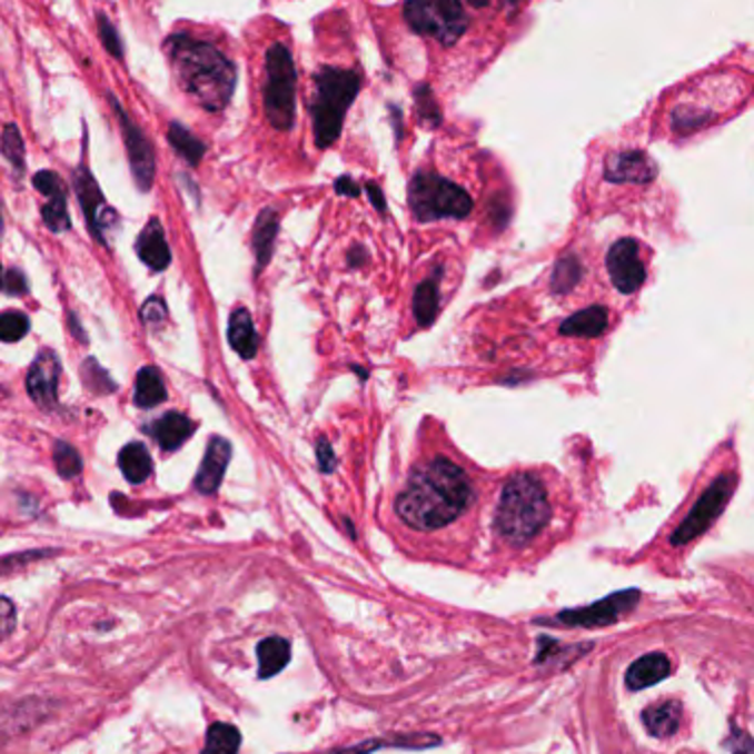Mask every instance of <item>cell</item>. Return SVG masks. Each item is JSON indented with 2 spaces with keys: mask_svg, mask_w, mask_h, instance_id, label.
I'll return each instance as SVG.
<instances>
[{
  "mask_svg": "<svg viewBox=\"0 0 754 754\" xmlns=\"http://www.w3.org/2000/svg\"><path fill=\"white\" fill-rule=\"evenodd\" d=\"M228 340L244 360H254L258 351V336L251 323L250 311L246 307H237L232 311L230 327H228Z\"/></svg>",
  "mask_w": 754,
  "mask_h": 754,
  "instance_id": "22",
  "label": "cell"
},
{
  "mask_svg": "<svg viewBox=\"0 0 754 754\" xmlns=\"http://www.w3.org/2000/svg\"><path fill=\"white\" fill-rule=\"evenodd\" d=\"M166 399V386L155 367H143L135 379V404L139 408H155Z\"/></svg>",
  "mask_w": 754,
  "mask_h": 754,
  "instance_id": "26",
  "label": "cell"
},
{
  "mask_svg": "<svg viewBox=\"0 0 754 754\" xmlns=\"http://www.w3.org/2000/svg\"><path fill=\"white\" fill-rule=\"evenodd\" d=\"M367 192H369V197H371V204H374V208L376 210H379L381 215L386 212V204H384V195H381V190L377 188L376 183L371 181V183H367Z\"/></svg>",
  "mask_w": 754,
  "mask_h": 754,
  "instance_id": "44",
  "label": "cell"
},
{
  "mask_svg": "<svg viewBox=\"0 0 754 754\" xmlns=\"http://www.w3.org/2000/svg\"><path fill=\"white\" fill-rule=\"evenodd\" d=\"M296 67L287 44L276 42L265 53L262 105L267 122L276 130H289L296 120Z\"/></svg>",
  "mask_w": 754,
  "mask_h": 754,
  "instance_id": "5",
  "label": "cell"
},
{
  "mask_svg": "<svg viewBox=\"0 0 754 754\" xmlns=\"http://www.w3.org/2000/svg\"><path fill=\"white\" fill-rule=\"evenodd\" d=\"M365 260H367V254H365V250H358V248H356V250L351 251V258H349V262H351V265H363Z\"/></svg>",
  "mask_w": 754,
  "mask_h": 754,
  "instance_id": "45",
  "label": "cell"
},
{
  "mask_svg": "<svg viewBox=\"0 0 754 754\" xmlns=\"http://www.w3.org/2000/svg\"><path fill=\"white\" fill-rule=\"evenodd\" d=\"M406 22L421 36H430L444 47H453L468 29L462 0H406Z\"/></svg>",
  "mask_w": 754,
  "mask_h": 754,
  "instance_id": "7",
  "label": "cell"
},
{
  "mask_svg": "<svg viewBox=\"0 0 754 754\" xmlns=\"http://www.w3.org/2000/svg\"><path fill=\"white\" fill-rule=\"evenodd\" d=\"M120 468L125 473L126 482L132 486L143 484L152 473V459L146 446L128 444L120 453Z\"/></svg>",
  "mask_w": 754,
  "mask_h": 754,
  "instance_id": "25",
  "label": "cell"
},
{
  "mask_svg": "<svg viewBox=\"0 0 754 754\" xmlns=\"http://www.w3.org/2000/svg\"><path fill=\"white\" fill-rule=\"evenodd\" d=\"M150 433H152V437L157 439V444H159L163 450L170 453V450L181 448V446L192 437L195 424H192L186 415L172 410V413H166L163 417H159V419L150 426Z\"/></svg>",
  "mask_w": 754,
  "mask_h": 754,
  "instance_id": "18",
  "label": "cell"
},
{
  "mask_svg": "<svg viewBox=\"0 0 754 754\" xmlns=\"http://www.w3.org/2000/svg\"><path fill=\"white\" fill-rule=\"evenodd\" d=\"M583 276V265L578 262L576 256H565L556 262L554 276H552V289L556 294H567L572 291Z\"/></svg>",
  "mask_w": 754,
  "mask_h": 754,
  "instance_id": "31",
  "label": "cell"
},
{
  "mask_svg": "<svg viewBox=\"0 0 754 754\" xmlns=\"http://www.w3.org/2000/svg\"><path fill=\"white\" fill-rule=\"evenodd\" d=\"M2 287H4L7 294H24L27 291V280H24V276L20 271L11 269V271L4 274Z\"/></svg>",
  "mask_w": 754,
  "mask_h": 754,
  "instance_id": "42",
  "label": "cell"
},
{
  "mask_svg": "<svg viewBox=\"0 0 754 754\" xmlns=\"http://www.w3.org/2000/svg\"><path fill=\"white\" fill-rule=\"evenodd\" d=\"M473 502L475 490L468 475L450 459L435 457L410 473L395 499V512L408 527L435 532L462 518Z\"/></svg>",
  "mask_w": 754,
  "mask_h": 754,
  "instance_id": "1",
  "label": "cell"
},
{
  "mask_svg": "<svg viewBox=\"0 0 754 754\" xmlns=\"http://www.w3.org/2000/svg\"><path fill=\"white\" fill-rule=\"evenodd\" d=\"M256 655H258V675L267 679V677L278 675L287 666L291 657V646L285 637L274 635V637H265L262 642H258Z\"/></svg>",
  "mask_w": 754,
  "mask_h": 754,
  "instance_id": "24",
  "label": "cell"
},
{
  "mask_svg": "<svg viewBox=\"0 0 754 754\" xmlns=\"http://www.w3.org/2000/svg\"><path fill=\"white\" fill-rule=\"evenodd\" d=\"M363 76L356 69L323 67L314 76L311 120L318 148H329L345 125V116L360 93Z\"/></svg>",
  "mask_w": 754,
  "mask_h": 754,
  "instance_id": "4",
  "label": "cell"
},
{
  "mask_svg": "<svg viewBox=\"0 0 754 754\" xmlns=\"http://www.w3.org/2000/svg\"><path fill=\"white\" fill-rule=\"evenodd\" d=\"M13 628H16V607L11 605V601L0 598V639L9 637Z\"/></svg>",
  "mask_w": 754,
  "mask_h": 754,
  "instance_id": "39",
  "label": "cell"
},
{
  "mask_svg": "<svg viewBox=\"0 0 754 754\" xmlns=\"http://www.w3.org/2000/svg\"><path fill=\"white\" fill-rule=\"evenodd\" d=\"M230 459H232L230 442L224 437H212L208 444L206 457L201 462V468L197 473V479H195V486L201 495H212L219 490Z\"/></svg>",
  "mask_w": 754,
  "mask_h": 754,
  "instance_id": "15",
  "label": "cell"
},
{
  "mask_svg": "<svg viewBox=\"0 0 754 754\" xmlns=\"http://www.w3.org/2000/svg\"><path fill=\"white\" fill-rule=\"evenodd\" d=\"M639 603V592L637 589H625L618 594H612L589 607H581V609H567L560 612L556 618L552 621H540V623H556L563 627H609L616 625L623 616H627L628 612L635 609V605Z\"/></svg>",
  "mask_w": 754,
  "mask_h": 754,
  "instance_id": "9",
  "label": "cell"
},
{
  "mask_svg": "<svg viewBox=\"0 0 754 754\" xmlns=\"http://www.w3.org/2000/svg\"><path fill=\"white\" fill-rule=\"evenodd\" d=\"M98 29H100V40L105 44V49L113 56V58H122L125 56V44H122V38L118 33V29L113 27V22L100 13L98 16Z\"/></svg>",
  "mask_w": 754,
  "mask_h": 754,
  "instance_id": "36",
  "label": "cell"
},
{
  "mask_svg": "<svg viewBox=\"0 0 754 754\" xmlns=\"http://www.w3.org/2000/svg\"><path fill=\"white\" fill-rule=\"evenodd\" d=\"M181 89L206 111L228 107L237 87V67L210 42L175 33L163 44Z\"/></svg>",
  "mask_w": 754,
  "mask_h": 754,
  "instance_id": "2",
  "label": "cell"
},
{
  "mask_svg": "<svg viewBox=\"0 0 754 754\" xmlns=\"http://www.w3.org/2000/svg\"><path fill=\"white\" fill-rule=\"evenodd\" d=\"M671 675V662L664 653H646L627 668L625 684L628 691H644Z\"/></svg>",
  "mask_w": 754,
  "mask_h": 754,
  "instance_id": "17",
  "label": "cell"
},
{
  "mask_svg": "<svg viewBox=\"0 0 754 754\" xmlns=\"http://www.w3.org/2000/svg\"><path fill=\"white\" fill-rule=\"evenodd\" d=\"M316 455H318L320 470H323V473H334V468H336V455H334V448L329 446L327 439H320V442H318Z\"/></svg>",
  "mask_w": 754,
  "mask_h": 754,
  "instance_id": "41",
  "label": "cell"
},
{
  "mask_svg": "<svg viewBox=\"0 0 754 754\" xmlns=\"http://www.w3.org/2000/svg\"><path fill=\"white\" fill-rule=\"evenodd\" d=\"M82 374H85V384H87L89 388H93L96 393H109V390H116V384H113V381L109 379V376L96 365V360H87Z\"/></svg>",
  "mask_w": 754,
  "mask_h": 754,
  "instance_id": "37",
  "label": "cell"
},
{
  "mask_svg": "<svg viewBox=\"0 0 754 754\" xmlns=\"http://www.w3.org/2000/svg\"><path fill=\"white\" fill-rule=\"evenodd\" d=\"M408 201L413 215L419 221L464 219L473 212L470 195L457 183L435 172H419L413 177L408 188Z\"/></svg>",
  "mask_w": 754,
  "mask_h": 754,
  "instance_id": "6",
  "label": "cell"
},
{
  "mask_svg": "<svg viewBox=\"0 0 754 754\" xmlns=\"http://www.w3.org/2000/svg\"><path fill=\"white\" fill-rule=\"evenodd\" d=\"M168 141L177 150V155L183 157L190 166H197L206 155V143L179 122H172L168 128Z\"/></svg>",
  "mask_w": 754,
  "mask_h": 754,
  "instance_id": "27",
  "label": "cell"
},
{
  "mask_svg": "<svg viewBox=\"0 0 754 754\" xmlns=\"http://www.w3.org/2000/svg\"><path fill=\"white\" fill-rule=\"evenodd\" d=\"M679 720H682V706L673 700L657 702L642 713L644 728L651 737L655 740H668L679 731Z\"/></svg>",
  "mask_w": 754,
  "mask_h": 754,
  "instance_id": "19",
  "label": "cell"
},
{
  "mask_svg": "<svg viewBox=\"0 0 754 754\" xmlns=\"http://www.w3.org/2000/svg\"><path fill=\"white\" fill-rule=\"evenodd\" d=\"M0 150L7 157V161L13 166V170L20 175L24 170V141H22L18 126H4L0 135Z\"/></svg>",
  "mask_w": 754,
  "mask_h": 754,
  "instance_id": "32",
  "label": "cell"
},
{
  "mask_svg": "<svg viewBox=\"0 0 754 754\" xmlns=\"http://www.w3.org/2000/svg\"><path fill=\"white\" fill-rule=\"evenodd\" d=\"M241 748V733L230 724H212L201 754H237Z\"/></svg>",
  "mask_w": 754,
  "mask_h": 754,
  "instance_id": "30",
  "label": "cell"
},
{
  "mask_svg": "<svg viewBox=\"0 0 754 754\" xmlns=\"http://www.w3.org/2000/svg\"><path fill=\"white\" fill-rule=\"evenodd\" d=\"M552 505L543 484L527 473L512 477L503 486L495 527L505 543L523 547L532 543L549 523Z\"/></svg>",
  "mask_w": 754,
  "mask_h": 754,
  "instance_id": "3",
  "label": "cell"
},
{
  "mask_svg": "<svg viewBox=\"0 0 754 754\" xmlns=\"http://www.w3.org/2000/svg\"><path fill=\"white\" fill-rule=\"evenodd\" d=\"M137 254L155 271H163L170 265V248L166 244V235L157 219H152L139 235Z\"/></svg>",
  "mask_w": 754,
  "mask_h": 754,
  "instance_id": "20",
  "label": "cell"
},
{
  "mask_svg": "<svg viewBox=\"0 0 754 754\" xmlns=\"http://www.w3.org/2000/svg\"><path fill=\"white\" fill-rule=\"evenodd\" d=\"M415 100H417V109H419V116L426 125L439 126L442 122V113H439V107L433 98V91L426 87V85H419L415 89Z\"/></svg>",
  "mask_w": 754,
  "mask_h": 754,
  "instance_id": "35",
  "label": "cell"
},
{
  "mask_svg": "<svg viewBox=\"0 0 754 754\" xmlns=\"http://www.w3.org/2000/svg\"><path fill=\"white\" fill-rule=\"evenodd\" d=\"M29 334V318L20 311H4L0 316V340L18 343Z\"/></svg>",
  "mask_w": 754,
  "mask_h": 754,
  "instance_id": "34",
  "label": "cell"
},
{
  "mask_svg": "<svg viewBox=\"0 0 754 754\" xmlns=\"http://www.w3.org/2000/svg\"><path fill=\"white\" fill-rule=\"evenodd\" d=\"M336 192L347 195V197H358V195H360V186L354 183L351 177H340V179L336 181Z\"/></svg>",
  "mask_w": 754,
  "mask_h": 754,
  "instance_id": "43",
  "label": "cell"
},
{
  "mask_svg": "<svg viewBox=\"0 0 754 754\" xmlns=\"http://www.w3.org/2000/svg\"><path fill=\"white\" fill-rule=\"evenodd\" d=\"M76 192H78V199H80V206H82V212L85 217L89 219V226L93 230V235L105 241V232H107V226L111 224L109 219H105V215L113 217V210L107 208L105 204V197L98 188V181L93 179L91 170L85 166V161L78 166L76 170Z\"/></svg>",
  "mask_w": 754,
  "mask_h": 754,
  "instance_id": "12",
  "label": "cell"
},
{
  "mask_svg": "<svg viewBox=\"0 0 754 754\" xmlns=\"http://www.w3.org/2000/svg\"><path fill=\"white\" fill-rule=\"evenodd\" d=\"M276 235H278V215L271 208H265L258 215V219L254 224V232H251V246H254V254H256V269L258 271L271 258Z\"/></svg>",
  "mask_w": 754,
  "mask_h": 754,
  "instance_id": "23",
  "label": "cell"
},
{
  "mask_svg": "<svg viewBox=\"0 0 754 754\" xmlns=\"http://www.w3.org/2000/svg\"><path fill=\"white\" fill-rule=\"evenodd\" d=\"M58 381H60V363H58L56 354L42 351L27 374V390H29L31 399L42 408L56 406Z\"/></svg>",
  "mask_w": 754,
  "mask_h": 754,
  "instance_id": "14",
  "label": "cell"
},
{
  "mask_svg": "<svg viewBox=\"0 0 754 754\" xmlns=\"http://www.w3.org/2000/svg\"><path fill=\"white\" fill-rule=\"evenodd\" d=\"M735 493V477L733 475H720L708 488L706 493L697 499L693 505V509L688 512V516L682 520V525L673 532L671 543L675 547L688 545L691 540H695L697 536H702L704 532L711 529V525L720 518V514L726 509V505L731 502Z\"/></svg>",
  "mask_w": 754,
  "mask_h": 754,
  "instance_id": "8",
  "label": "cell"
},
{
  "mask_svg": "<svg viewBox=\"0 0 754 754\" xmlns=\"http://www.w3.org/2000/svg\"><path fill=\"white\" fill-rule=\"evenodd\" d=\"M141 318H143V323H150V325L161 323L166 318V305L159 298L146 300V305L141 309Z\"/></svg>",
  "mask_w": 754,
  "mask_h": 754,
  "instance_id": "40",
  "label": "cell"
},
{
  "mask_svg": "<svg viewBox=\"0 0 754 754\" xmlns=\"http://www.w3.org/2000/svg\"><path fill=\"white\" fill-rule=\"evenodd\" d=\"M523 0H505V9H509V11H514L518 4H520Z\"/></svg>",
  "mask_w": 754,
  "mask_h": 754,
  "instance_id": "46",
  "label": "cell"
},
{
  "mask_svg": "<svg viewBox=\"0 0 754 754\" xmlns=\"http://www.w3.org/2000/svg\"><path fill=\"white\" fill-rule=\"evenodd\" d=\"M437 744H439L437 737L413 735V737H395V740H388V742L374 740V742H367V744H360V746H354V748H340V751H334L329 754H369L379 751V748H428V746H437Z\"/></svg>",
  "mask_w": 754,
  "mask_h": 754,
  "instance_id": "29",
  "label": "cell"
},
{
  "mask_svg": "<svg viewBox=\"0 0 754 754\" xmlns=\"http://www.w3.org/2000/svg\"><path fill=\"white\" fill-rule=\"evenodd\" d=\"M109 102H111V109L118 116V122H120L122 135H125L126 152H128L132 177H135L137 186L146 192V190H150V186L155 181V150H152L148 137L143 135V130L130 120V116L126 113L125 107L120 105V100L113 93H109Z\"/></svg>",
  "mask_w": 754,
  "mask_h": 754,
  "instance_id": "10",
  "label": "cell"
},
{
  "mask_svg": "<svg viewBox=\"0 0 754 754\" xmlns=\"http://www.w3.org/2000/svg\"><path fill=\"white\" fill-rule=\"evenodd\" d=\"M609 325V311L601 305H594L589 309H583L578 314H574L572 318H567L560 325V334L563 336H578V338H598L601 334H605Z\"/></svg>",
  "mask_w": 754,
  "mask_h": 754,
  "instance_id": "21",
  "label": "cell"
},
{
  "mask_svg": "<svg viewBox=\"0 0 754 754\" xmlns=\"http://www.w3.org/2000/svg\"><path fill=\"white\" fill-rule=\"evenodd\" d=\"M53 462L58 468V475L65 479H73L82 473V457L78 450L65 442H58L53 448Z\"/></svg>",
  "mask_w": 754,
  "mask_h": 754,
  "instance_id": "33",
  "label": "cell"
},
{
  "mask_svg": "<svg viewBox=\"0 0 754 754\" xmlns=\"http://www.w3.org/2000/svg\"><path fill=\"white\" fill-rule=\"evenodd\" d=\"M605 177L614 183H648L655 177V166L642 152H618L607 159Z\"/></svg>",
  "mask_w": 754,
  "mask_h": 754,
  "instance_id": "16",
  "label": "cell"
},
{
  "mask_svg": "<svg viewBox=\"0 0 754 754\" xmlns=\"http://www.w3.org/2000/svg\"><path fill=\"white\" fill-rule=\"evenodd\" d=\"M413 311L421 327H430L439 311V291L435 280H424L413 296Z\"/></svg>",
  "mask_w": 754,
  "mask_h": 754,
  "instance_id": "28",
  "label": "cell"
},
{
  "mask_svg": "<svg viewBox=\"0 0 754 754\" xmlns=\"http://www.w3.org/2000/svg\"><path fill=\"white\" fill-rule=\"evenodd\" d=\"M33 186L47 197L42 208V219L51 232H65L71 228L69 212H67V192L60 177L51 170H40L33 177Z\"/></svg>",
  "mask_w": 754,
  "mask_h": 754,
  "instance_id": "13",
  "label": "cell"
},
{
  "mask_svg": "<svg viewBox=\"0 0 754 754\" xmlns=\"http://www.w3.org/2000/svg\"><path fill=\"white\" fill-rule=\"evenodd\" d=\"M473 7H486V4H490V0H468Z\"/></svg>",
  "mask_w": 754,
  "mask_h": 754,
  "instance_id": "47",
  "label": "cell"
},
{
  "mask_svg": "<svg viewBox=\"0 0 754 754\" xmlns=\"http://www.w3.org/2000/svg\"><path fill=\"white\" fill-rule=\"evenodd\" d=\"M726 746L731 748V753L733 754H754L753 737H751L746 731H740L737 726H733Z\"/></svg>",
  "mask_w": 754,
  "mask_h": 754,
  "instance_id": "38",
  "label": "cell"
},
{
  "mask_svg": "<svg viewBox=\"0 0 754 754\" xmlns=\"http://www.w3.org/2000/svg\"><path fill=\"white\" fill-rule=\"evenodd\" d=\"M607 269H609L612 282L623 294L637 291L646 278L644 262L639 258V248L633 239H621L618 244L612 246V250L607 254Z\"/></svg>",
  "mask_w": 754,
  "mask_h": 754,
  "instance_id": "11",
  "label": "cell"
}]
</instances>
